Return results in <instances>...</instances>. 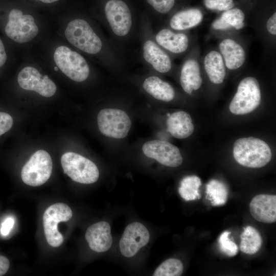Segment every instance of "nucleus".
Wrapping results in <instances>:
<instances>
[{
  "label": "nucleus",
  "instance_id": "2",
  "mask_svg": "<svg viewBox=\"0 0 276 276\" xmlns=\"http://www.w3.org/2000/svg\"><path fill=\"white\" fill-rule=\"evenodd\" d=\"M64 35L73 45L87 53L95 54L102 49L100 38L84 19L77 18L71 21L65 28Z\"/></svg>",
  "mask_w": 276,
  "mask_h": 276
},
{
  "label": "nucleus",
  "instance_id": "7",
  "mask_svg": "<svg viewBox=\"0 0 276 276\" xmlns=\"http://www.w3.org/2000/svg\"><path fill=\"white\" fill-rule=\"evenodd\" d=\"M53 164L49 153L44 150L36 151L23 166L22 181L31 187H38L46 182L52 171Z\"/></svg>",
  "mask_w": 276,
  "mask_h": 276
},
{
  "label": "nucleus",
  "instance_id": "32",
  "mask_svg": "<svg viewBox=\"0 0 276 276\" xmlns=\"http://www.w3.org/2000/svg\"><path fill=\"white\" fill-rule=\"evenodd\" d=\"M13 124V120L10 114L0 112V136L9 131Z\"/></svg>",
  "mask_w": 276,
  "mask_h": 276
},
{
  "label": "nucleus",
  "instance_id": "23",
  "mask_svg": "<svg viewBox=\"0 0 276 276\" xmlns=\"http://www.w3.org/2000/svg\"><path fill=\"white\" fill-rule=\"evenodd\" d=\"M202 14L197 9H190L180 11L171 18L170 22L172 28L182 30L194 27L202 20Z\"/></svg>",
  "mask_w": 276,
  "mask_h": 276
},
{
  "label": "nucleus",
  "instance_id": "30",
  "mask_svg": "<svg viewBox=\"0 0 276 276\" xmlns=\"http://www.w3.org/2000/svg\"><path fill=\"white\" fill-rule=\"evenodd\" d=\"M205 7L211 10L227 11L234 6L233 0H204Z\"/></svg>",
  "mask_w": 276,
  "mask_h": 276
},
{
  "label": "nucleus",
  "instance_id": "24",
  "mask_svg": "<svg viewBox=\"0 0 276 276\" xmlns=\"http://www.w3.org/2000/svg\"><path fill=\"white\" fill-rule=\"evenodd\" d=\"M244 14L241 10L231 9L225 11L219 18L215 20L212 27L216 30H225L231 27L241 29L244 26Z\"/></svg>",
  "mask_w": 276,
  "mask_h": 276
},
{
  "label": "nucleus",
  "instance_id": "33",
  "mask_svg": "<svg viewBox=\"0 0 276 276\" xmlns=\"http://www.w3.org/2000/svg\"><path fill=\"white\" fill-rule=\"evenodd\" d=\"M14 224V220L11 217H8L4 220L2 224L1 228V232L3 236L8 235L12 228H13Z\"/></svg>",
  "mask_w": 276,
  "mask_h": 276
},
{
  "label": "nucleus",
  "instance_id": "15",
  "mask_svg": "<svg viewBox=\"0 0 276 276\" xmlns=\"http://www.w3.org/2000/svg\"><path fill=\"white\" fill-rule=\"evenodd\" d=\"M249 210L254 218L259 222H275L276 196L261 194L255 196L249 203Z\"/></svg>",
  "mask_w": 276,
  "mask_h": 276
},
{
  "label": "nucleus",
  "instance_id": "8",
  "mask_svg": "<svg viewBox=\"0 0 276 276\" xmlns=\"http://www.w3.org/2000/svg\"><path fill=\"white\" fill-rule=\"evenodd\" d=\"M98 128L104 135L117 139L127 136L131 126L128 115L124 110L105 108L97 116Z\"/></svg>",
  "mask_w": 276,
  "mask_h": 276
},
{
  "label": "nucleus",
  "instance_id": "20",
  "mask_svg": "<svg viewBox=\"0 0 276 276\" xmlns=\"http://www.w3.org/2000/svg\"><path fill=\"white\" fill-rule=\"evenodd\" d=\"M155 38L160 45L174 53H182L188 47V38L185 34L174 33L169 29L162 30Z\"/></svg>",
  "mask_w": 276,
  "mask_h": 276
},
{
  "label": "nucleus",
  "instance_id": "13",
  "mask_svg": "<svg viewBox=\"0 0 276 276\" xmlns=\"http://www.w3.org/2000/svg\"><path fill=\"white\" fill-rule=\"evenodd\" d=\"M105 12L113 32L118 36L128 34L132 25L128 6L121 0H110L105 6Z\"/></svg>",
  "mask_w": 276,
  "mask_h": 276
},
{
  "label": "nucleus",
  "instance_id": "17",
  "mask_svg": "<svg viewBox=\"0 0 276 276\" xmlns=\"http://www.w3.org/2000/svg\"><path fill=\"white\" fill-rule=\"evenodd\" d=\"M143 56L158 72L167 73L171 68V62L168 55L151 40H147L144 43Z\"/></svg>",
  "mask_w": 276,
  "mask_h": 276
},
{
  "label": "nucleus",
  "instance_id": "4",
  "mask_svg": "<svg viewBox=\"0 0 276 276\" xmlns=\"http://www.w3.org/2000/svg\"><path fill=\"white\" fill-rule=\"evenodd\" d=\"M53 59L58 68L67 77L76 82L85 81L89 74V68L85 59L78 53L65 45L58 47L54 51Z\"/></svg>",
  "mask_w": 276,
  "mask_h": 276
},
{
  "label": "nucleus",
  "instance_id": "11",
  "mask_svg": "<svg viewBox=\"0 0 276 276\" xmlns=\"http://www.w3.org/2000/svg\"><path fill=\"white\" fill-rule=\"evenodd\" d=\"M142 150L147 157L168 167H177L182 163L179 149L167 141L157 140L148 141L143 144Z\"/></svg>",
  "mask_w": 276,
  "mask_h": 276
},
{
  "label": "nucleus",
  "instance_id": "1",
  "mask_svg": "<svg viewBox=\"0 0 276 276\" xmlns=\"http://www.w3.org/2000/svg\"><path fill=\"white\" fill-rule=\"evenodd\" d=\"M233 155L240 165L251 168H259L267 165L272 154L268 145L254 137L237 140L233 145Z\"/></svg>",
  "mask_w": 276,
  "mask_h": 276
},
{
  "label": "nucleus",
  "instance_id": "14",
  "mask_svg": "<svg viewBox=\"0 0 276 276\" xmlns=\"http://www.w3.org/2000/svg\"><path fill=\"white\" fill-rule=\"evenodd\" d=\"M85 238L91 249L97 252L107 251L112 243L109 224L100 221L89 226Z\"/></svg>",
  "mask_w": 276,
  "mask_h": 276
},
{
  "label": "nucleus",
  "instance_id": "28",
  "mask_svg": "<svg viewBox=\"0 0 276 276\" xmlns=\"http://www.w3.org/2000/svg\"><path fill=\"white\" fill-rule=\"evenodd\" d=\"M183 270L181 262L175 258H170L163 262L155 269L153 276H180Z\"/></svg>",
  "mask_w": 276,
  "mask_h": 276
},
{
  "label": "nucleus",
  "instance_id": "26",
  "mask_svg": "<svg viewBox=\"0 0 276 276\" xmlns=\"http://www.w3.org/2000/svg\"><path fill=\"white\" fill-rule=\"evenodd\" d=\"M206 198L213 206L224 204L228 197V190L222 182L212 179L206 185Z\"/></svg>",
  "mask_w": 276,
  "mask_h": 276
},
{
  "label": "nucleus",
  "instance_id": "9",
  "mask_svg": "<svg viewBox=\"0 0 276 276\" xmlns=\"http://www.w3.org/2000/svg\"><path fill=\"white\" fill-rule=\"evenodd\" d=\"M71 208L63 203H56L49 206L43 215V225L48 243L57 247L63 242V237L58 229V224L68 221L72 217Z\"/></svg>",
  "mask_w": 276,
  "mask_h": 276
},
{
  "label": "nucleus",
  "instance_id": "36",
  "mask_svg": "<svg viewBox=\"0 0 276 276\" xmlns=\"http://www.w3.org/2000/svg\"><path fill=\"white\" fill-rule=\"evenodd\" d=\"M7 61V54L3 41L0 39V67L2 66Z\"/></svg>",
  "mask_w": 276,
  "mask_h": 276
},
{
  "label": "nucleus",
  "instance_id": "27",
  "mask_svg": "<svg viewBox=\"0 0 276 276\" xmlns=\"http://www.w3.org/2000/svg\"><path fill=\"white\" fill-rule=\"evenodd\" d=\"M201 185L200 178L197 176H188L181 181L178 192L186 201L199 199L200 195L199 188Z\"/></svg>",
  "mask_w": 276,
  "mask_h": 276
},
{
  "label": "nucleus",
  "instance_id": "29",
  "mask_svg": "<svg viewBox=\"0 0 276 276\" xmlns=\"http://www.w3.org/2000/svg\"><path fill=\"white\" fill-rule=\"evenodd\" d=\"M231 232L225 231L220 236L218 240L220 250L228 257H234L238 252V248L237 244L232 241L229 235Z\"/></svg>",
  "mask_w": 276,
  "mask_h": 276
},
{
  "label": "nucleus",
  "instance_id": "5",
  "mask_svg": "<svg viewBox=\"0 0 276 276\" xmlns=\"http://www.w3.org/2000/svg\"><path fill=\"white\" fill-rule=\"evenodd\" d=\"M261 100V90L258 80L254 77H247L239 83L229 109L234 114H247L259 106Z\"/></svg>",
  "mask_w": 276,
  "mask_h": 276
},
{
  "label": "nucleus",
  "instance_id": "6",
  "mask_svg": "<svg viewBox=\"0 0 276 276\" xmlns=\"http://www.w3.org/2000/svg\"><path fill=\"white\" fill-rule=\"evenodd\" d=\"M5 32L12 40L24 43L34 39L38 34L39 29L32 15L16 8L8 14Z\"/></svg>",
  "mask_w": 276,
  "mask_h": 276
},
{
  "label": "nucleus",
  "instance_id": "37",
  "mask_svg": "<svg viewBox=\"0 0 276 276\" xmlns=\"http://www.w3.org/2000/svg\"><path fill=\"white\" fill-rule=\"evenodd\" d=\"M39 2H40L43 4H51L57 2L59 0H37Z\"/></svg>",
  "mask_w": 276,
  "mask_h": 276
},
{
  "label": "nucleus",
  "instance_id": "31",
  "mask_svg": "<svg viewBox=\"0 0 276 276\" xmlns=\"http://www.w3.org/2000/svg\"><path fill=\"white\" fill-rule=\"evenodd\" d=\"M157 11L166 13L170 11L174 5V0H147Z\"/></svg>",
  "mask_w": 276,
  "mask_h": 276
},
{
  "label": "nucleus",
  "instance_id": "10",
  "mask_svg": "<svg viewBox=\"0 0 276 276\" xmlns=\"http://www.w3.org/2000/svg\"><path fill=\"white\" fill-rule=\"evenodd\" d=\"M17 81L21 88L34 91L44 97H52L57 90L55 83L47 75H42L31 66H27L19 72Z\"/></svg>",
  "mask_w": 276,
  "mask_h": 276
},
{
  "label": "nucleus",
  "instance_id": "18",
  "mask_svg": "<svg viewBox=\"0 0 276 276\" xmlns=\"http://www.w3.org/2000/svg\"><path fill=\"white\" fill-rule=\"evenodd\" d=\"M219 49L225 60L226 67L229 70H236L241 67L245 60V53L243 48L231 39L223 40Z\"/></svg>",
  "mask_w": 276,
  "mask_h": 276
},
{
  "label": "nucleus",
  "instance_id": "19",
  "mask_svg": "<svg viewBox=\"0 0 276 276\" xmlns=\"http://www.w3.org/2000/svg\"><path fill=\"white\" fill-rule=\"evenodd\" d=\"M180 82L182 88L189 95L198 89L202 84L198 63L195 60H187L183 65Z\"/></svg>",
  "mask_w": 276,
  "mask_h": 276
},
{
  "label": "nucleus",
  "instance_id": "25",
  "mask_svg": "<svg viewBox=\"0 0 276 276\" xmlns=\"http://www.w3.org/2000/svg\"><path fill=\"white\" fill-rule=\"evenodd\" d=\"M240 248L243 253L252 255L260 248L262 239L259 232L254 227L247 226L240 236Z\"/></svg>",
  "mask_w": 276,
  "mask_h": 276
},
{
  "label": "nucleus",
  "instance_id": "12",
  "mask_svg": "<svg viewBox=\"0 0 276 276\" xmlns=\"http://www.w3.org/2000/svg\"><path fill=\"white\" fill-rule=\"evenodd\" d=\"M149 239V232L143 224L138 222L130 223L125 228L120 241L121 253L125 257H132L148 243Z\"/></svg>",
  "mask_w": 276,
  "mask_h": 276
},
{
  "label": "nucleus",
  "instance_id": "34",
  "mask_svg": "<svg viewBox=\"0 0 276 276\" xmlns=\"http://www.w3.org/2000/svg\"><path fill=\"white\" fill-rule=\"evenodd\" d=\"M266 28L269 33L276 34V13H274L267 20Z\"/></svg>",
  "mask_w": 276,
  "mask_h": 276
},
{
  "label": "nucleus",
  "instance_id": "35",
  "mask_svg": "<svg viewBox=\"0 0 276 276\" xmlns=\"http://www.w3.org/2000/svg\"><path fill=\"white\" fill-rule=\"evenodd\" d=\"M10 262L6 257L0 256V276L4 275L8 270Z\"/></svg>",
  "mask_w": 276,
  "mask_h": 276
},
{
  "label": "nucleus",
  "instance_id": "3",
  "mask_svg": "<svg viewBox=\"0 0 276 276\" xmlns=\"http://www.w3.org/2000/svg\"><path fill=\"white\" fill-rule=\"evenodd\" d=\"M61 164L64 173L75 182L91 184L99 178V171L95 164L78 153H64L61 157Z\"/></svg>",
  "mask_w": 276,
  "mask_h": 276
},
{
  "label": "nucleus",
  "instance_id": "21",
  "mask_svg": "<svg viewBox=\"0 0 276 276\" xmlns=\"http://www.w3.org/2000/svg\"><path fill=\"white\" fill-rule=\"evenodd\" d=\"M143 86L147 93L158 100L169 102L175 96L173 87L168 83L156 76H150L146 78Z\"/></svg>",
  "mask_w": 276,
  "mask_h": 276
},
{
  "label": "nucleus",
  "instance_id": "16",
  "mask_svg": "<svg viewBox=\"0 0 276 276\" xmlns=\"http://www.w3.org/2000/svg\"><path fill=\"white\" fill-rule=\"evenodd\" d=\"M167 130L174 137L186 139L193 132L194 126L190 115L183 111H176L167 119Z\"/></svg>",
  "mask_w": 276,
  "mask_h": 276
},
{
  "label": "nucleus",
  "instance_id": "22",
  "mask_svg": "<svg viewBox=\"0 0 276 276\" xmlns=\"http://www.w3.org/2000/svg\"><path fill=\"white\" fill-rule=\"evenodd\" d=\"M204 68L210 81L221 84L225 76V70L221 54L215 51L209 52L205 57Z\"/></svg>",
  "mask_w": 276,
  "mask_h": 276
}]
</instances>
